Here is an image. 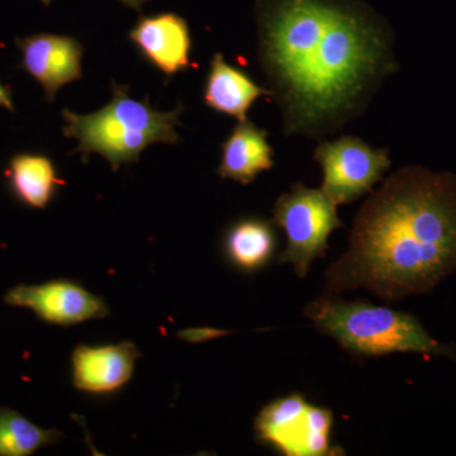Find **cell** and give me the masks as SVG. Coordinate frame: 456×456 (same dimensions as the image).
I'll use <instances>...</instances> for the list:
<instances>
[{
    "label": "cell",
    "instance_id": "11",
    "mask_svg": "<svg viewBox=\"0 0 456 456\" xmlns=\"http://www.w3.org/2000/svg\"><path fill=\"white\" fill-rule=\"evenodd\" d=\"M128 37L143 59L167 77L191 68V29L179 14L140 17Z\"/></svg>",
    "mask_w": 456,
    "mask_h": 456
},
{
    "label": "cell",
    "instance_id": "3",
    "mask_svg": "<svg viewBox=\"0 0 456 456\" xmlns=\"http://www.w3.org/2000/svg\"><path fill=\"white\" fill-rule=\"evenodd\" d=\"M112 99L97 112L62 110L65 137L77 141V151L86 161L89 155L103 156L113 171L136 163L143 150L154 143L175 145L180 141L183 106L160 112L147 101L132 98L127 86L112 84Z\"/></svg>",
    "mask_w": 456,
    "mask_h": 456
},
{
    "label": "cell",
    "instance_id": "17",
    "mask_svg": "<svg viewBox=\"0 0 456 456\" xmlns=\"http://www.w3.org/2000/svg\"><path fill=\"white\" fill-rule=\"evenodd\" d=\"M224 335V332L215 329H189L178 332V338L189 342H200Z\"/></svg>",
    "mask_w": 456,
    "mask_h": 456
},
{
    "label": "cell",
    "instance_id": "15",
    "mask_svg": "<svg viewBox=\"0 0 456 456\" xmlns=\"http://www.w3.org/2000/svg\"><path fill=\"white\" fill-rule=\"evenodd\" d=\"M277 244L272 221L248 217L236 221L228 228L224 250L235 268L253 274L268 265L277 251Z\"/></svg>",
    "mask_w": 456,
    "mask_h": 456
},
{
    "label": "cell",
    "instance_id": "20",
    "mask_svg": "<svg viewBox=\"0 0 456 456\" xmlns=\"http://www.w3.org/2000/svg\"><path fill=\"white\" fill-rule=\"evenodd\" d=\"M40 2L45 5V7H50L51 3H53V0H40Z\"/></svg>",
    "mask_w": 456,
    "mask_h": 456
},
{
    "label": "cell",
    "instance_id": "12",
    "mask_svg": "<svg viewBox=\"0 0 456 456\" xmlns=\"http://www.w3.org/2000/svg\"><path fill=\"white\" fill-rule=\"evenodd\" d=\"M217 173L242 185L250 184L259 174L274 167V151L268 142V132L244 119L239 121L221 145Z\"/></svg>",
    "mask_w": 456,
    "mask_h": 456
},
{
    "label": "cell",
    "instance_id": "18",
    "mask_svg": "<svg viewBox=\"0 0 456 456\" xmlns=\"http://www.w3.org/2000/svg\"><path fill=\"white\" fill-rule=\"evenodd\" d=\"M0 107L14 112L13 97H12L11 89L0 83Z\"/></svg>",
    "mask_w": 456,
    "mask_h": 456
},
{
    "label": "cell",
    "instance_id": "10",
    "mask_svg": "<svg viewBox=\"0 0 456 456\" xmlns=\"http://www.w3.org/2000/svg\"><path fill=\"white\" fill-rule=\"evenodd\" d=\"M142 356L131 341L108 345H77L71 354V379L75 388L90 395H110L132 379Z\"/></svg>",
    "mask_w": 456,
    "mask_h": 456
},
{
    "label": "cell",
    "instance_id": "4",
    "mask_svg": "<svg viewBox=\"0 0 456 456\" xmlns=\"http://www.w3.org/2000/svg\"><path fill=\"white\" fill-rule=\"evenodd\" d=\"M305 316L355 355L417 353L455 356V347L431 338L419 318L382 305L342 301L335 294H325L308 303Z\"/></svg>",
    "mask_w": 456,
    "mask_h": 456
},
{
    "label": "cell",
    "instance_id": "6",
    "mask_svg": "<svg viewBox=\"0 0 456 456\" xmlns=\"http://www.w3.org/2000/svg\"><path fill=\"white\" fill-rule=\"evenodd\" d=\"M334 413L311 404L299 393L266 404L255 419V434L264 445L285 456L335 455L331 448Z\"/></svg>",
    "mask_w": 456,
    "mask_h": 456
},
{
    "label": "cell",
    "instance_id": "2",
    "mask_svg": "<svg viewBox=\"0 0 456 456\" xmlns=\"http://www.w3.org/2000/svg\"><path fill=\"white\" fill-rule=\"evenodd\" d=\"M326 294L365 289L383 301L431 292L456 272V174L402 167L365 200Z\"/></svg>",
    "mask_w": 456,
    "mask_h": 456
},
{
    "label": "cell",
    "instance_id": "19",
    "mask_svg": "<svg viewBox=\"0 0 456 456\" xmlns=\"http://www.w3.org/2000/svg\"><path fill=\"white\" fill-rule=\"evenodd\" d=\"M118 2H121L126 7L140 12L149 0H118Z\"/></svg>",
    "mask_w": 456,
    "mask_h": 456
},
{
    "label": "cell",
    "instance_id": "9",
    "mask_svg": "<svg viewBox=\"0 0 456 456\" xmlns=\"http://www.w3.org/2000/svg\"><path fill=\"white\" fill-rule=\"evenodd\" d=\"M20 68L36 80L46 95L55 101L57 92L83 77V45L75 37L53 33H36L17 38Z\"/></svg>",
    "mask_w": 456,
    "mask_h": 456
},
{
    "label": "cell",
    "instance_id": "14",
    "mask_svg": "<svg viewBox=\"0 0 456 456\" xmlns=\"http://www.w3.org/2000/svg\"><path fill=\"white\" fill-rule=\"evenodd\" d=\"M5 178L12 194L33 209H45L65 184L59 178L55 164L49 156L20 152L9 160Z\"/></svg>",
    "mask_w": 456,
    "mask_h": 456
},
{
    "label": "cell",
    "instance_id": "8",
    "mask_svg": "<svg viewBox=\"0 0 456 456\" xmlns=\"http://www.w3.org/2000/svg\"><path fill=\"white\" fill-rule=\"evenodd\" d=\"M3 302L11 307L26 308L44 322L62 327L110 316V307L103 298L65 279L18 284L5 293Z\"/></svg>",
    "mask_w": 456,
    "mask_h": 456
},
{
    "label": "cell",
    "instance_id": "13",
    "mask_svg": "<svg viewBox=\"0 0 456 456\" xmlns=\"http://www.w3.org/2000/svg\"><path fill=\"white\" fill-rule=\"evenodd\" d=\"M263 95H270V90L260 86L241 69L228 64L222 53L213 56L203 92L207 107L244 121L248 110Z\"/></svg>",
    "mask_w": 456,
    "mask_h": 456
},
{
    "label": "cell",
    "instance_id": "16",
    "mask_svg": "<svg viewBox=\"0 0 456 456\" xmlns=\"http://www.w3.org/2000/svg\"><path fill=\"white\" fill-rule=\"evenodd\" d=\"M57 428H44L8 407H0V456H29L61 443Z\"/></svg>",
    "mask_w": 456,
    "mask_h": 456
},
{
    "label": "cell",
    "instance_id": "7",
    "mask_svg": "<svg viewBox=\"0 0 456 456\" xmlns=\"http://www.w3.org/2000/svg\"><path fill=\"white\" fill-rule=\"evenodd\" d=\"M314 160L323 171L321 189L338 207L371 193L391 167L388 150L375 149L355 136L320 143Z\"/></svg>",
    "mask_w": 456,
    "mask_h": 456
},
{
    "label": "cell",
    "instance_id": "5",
    "mask_svg": "<svg viewBox=\"0 0 456 456\" xmlns=\"http://www.w3.org/2000/svg\"><path fill=\"white\" fill-rule=\"evenodd\" d=\"M272 222L287 236V248L279 255V264H290L302 279L307 278L314 260L325 256L330 235L344 227L338 206L325 191L301 183L278 198Z\"/></svg>",
    "mask_w": 456,
    "mask_h": 456
},
{
    "label": "cell",
    "instance_id": "1",
    "mask_svg": "<svg viewBox=\"0 0 456 456\" xmlns=\"http://www.w3.org/2000/svg\"><path fill=\"white\" fill-rule=\"evenodd\" d=\"M259 57L285 134L353 118L397 70L392 35L360 0H256Z\"/></svg>",
    "mask_w": 456,
    "mask_h": 456
}]
</instances>
